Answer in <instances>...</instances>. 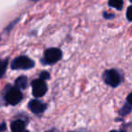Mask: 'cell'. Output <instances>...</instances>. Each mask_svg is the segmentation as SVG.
I'll use <instances>...</instances> for the list:
<instances>
[{"mask_svg": "<svg viewBox=\"0 0 132 132\" xmlns=\"http://www.w3.org/2000/svg\"><path fill=\"white\" fill-rule=\"evenodd\" d=\"M24 99L22 90L16 89L15 86L7 84L4 89V100L6 104L15 106L19 104Z\"/></svg>", "mask_w": 132, "mask_h": 132, "instance_id": "6da1fadb", "label": "cell"}, {"mask_svg": "<svg viewBox=\"0 0 132 132\" xmlns=\"http://www.w3.org/2000/svg\"><path fill=\"white\" fill-rule=\"evenodd\" d=\"M102 80L108 86L117 88L123 81V74L117 69H108L103 72Z\"/></svg>", "mask_w": 132, "mask_h": 132, "instance_id": "7a4b0ae2", "label": "cell"}, {"mask_svg": "<svg viewBox=\"0 0 132 132\" xmlns=\"http://www.w3.org/2000/svg\"><path fill=\"white\" fill-rule=\"evenodd\" d=\"M62 58V52L59 48H48L44 52V56L41 59V62L44 65H53Z\"/></svg>", "mask_w": 132, "mask_h": 132, "instance_id": "3957f363", "label": "cell"}, {"mask_svg": "<svg viewBox=\"0 0 132 132\" xmlns=\"http://www.w3.org/2000/svg\"><path fill=\"white\" fill-rule=\"evenodd\" d=\"M35 66V62L26 55H20L14 59L10 63L12 70H30Z\"/></svg>", "mask_w": 132, "mask_h": 132, "instance_id": "277c9868", "label": "cell"}, {"mask_svg": "<svg viewBox=\"0 0 132 132\" xmlns=\"http://www.w3.org/2000/svg\"><path fill=\"white\" fill-rule=\"evenodd\" d=\"M32 86V93L35 99L44 97L48 90V86L46 81H44L42 79H35L33 80L31 82Z\"/></svg>", "mask_w": 132, "mask_h": 132, "instance_id": "5b68a950", "label": "cell"}, {"mask_svg": "<svg viewBox=\"0 0 132 132\" xmlns=\"http://www.w3.org/2000/svg\"><path fill=\"white\" fill-rule=\"evenodd\" d=\"M27 107L31 110L32 113L35 114V115H42L47 109V104L39 101L38 99H34L28 102Z\"/></svg>", "mask_w": 132, "mask_h": 132, "instance_id": "8992f818", "label": "cell"}, {"mask_svg": "<svg viewBox=\"0 0 132 132\" xmlns=\"http://www.w3.org/2000/svg\"><path fill=\"white\" fill-rule=\"evenodd\" d=\"M26 121L21 119H18L12 121L11 124H10V129H11V132H23L26 129Z\"/></svg>", "mask_w": 132, "mask_h": 132, "instance_id": "52a82bcc", "label": "cell"}, {"mask_svg": "<svg viewBox=\"0 0 132 132\" xmlns=\"http://www.w3.org/2000/svg\"><path fill=\"white\" fill-rule=\"evenodd\" d=\"M130 96H131V93H129L128 95V97L126 98V102L124 103L122 108L119 110V115L120 116V117H126V116L129 115L130 112H131L132 104H131V102H130Z\"/></svg>", "mask_w": 132, "mask_h": 132, "instance_id": "ba28073f", "label": "cell"}, {"mask_svg": "<svg viewBox=\"0 0 132 132\" xmlns=\"http://www.w3.org/2000/svg\"><path fill=\"white\" fill-rule=\"evenodd\" d=\"M15 87L18 90H26L28 87V79L26 76L21 75L15 81Z\"/></svg>", "mask_w": 132, "mask_h": 132, "instance_id": "9c48e42d", "label": "cell"}, {"mask_svg": "<svg viewBox=\"0 0 132 132\" xmlns=\"http://www.w3.org/2000/svg\"><path fill=\"white\" fill-rule=\"evenodd\" d=\"M8 63H9V59L8 58L0 59V80L2 79L6 74Z\"/></svg>", "mask_w": 132, "mask_h": 132, "instance_id": "30bf717a", "label": "cell"}, {"mask_svg": "<svg viewBox=\"0 0 132 132\" xmlns=\"http://www.w3.org/2000/svg\"><path fill=\"white\" fill-rule=\"evenodd\" d=\"M109 6L118 10H121L123 6V0H109Z\"/></svg>", "mask_w": 132, "mask_h": 132, "instance_id": "8fae6325", "label": "cell"}, {"mask_svg": "<svg viewBox=\"0 0 132 132\" xmlns=\"http://www.w3.org/2000/svg\"><path fill=\"white\" fill-rule=\"evenodd\" d=\"M39 78L44 80V81H47V80H49L50 78H51V75H50V73L47 71H43V72H41L40 74H39Z\"/></svg>", "mask_w": 132, "mask_h": 132, "instance_id": "7c38bea8", "label": "cell"}, {"mask_svg": "<svg viewBox=\"0 0 132 132\" xmlns=\"http://www.w3.org/2000/svg\"><path fill=\"white\" fill-rule=\"evenodd\" d=\"M7 129V126H6V123L5 121L0 123V132H5Z\"/></svg>", "mask_w": 132, "mask_h": 132, "instance_id": "4fadbf2b", "label": "cell"}, {"mask_svg": "<svg viewBox=\"0 0 132 132\" xmlns=\"http://www.w3.org/2000/svg\"><path fill=\"white\" fill-rule=\"evenodd\" d=\"M103 16H104V18L106 19H112L114 18V16H115V15L112 13H108V12H105V13H103Z\"/></svg>", "mask_w": 132, "mask_h": 132, "instance_id": "5bb4252c", "label": "cell"}, {"mask_svg": "<svg viewBox=\"0 0 132 132\" xmlns=\"http://www.w3.org/2000/svg\"><path fill=\"white\" fill-rule=\"evenodd\" d=\"M130 9H131V6H128V9H127V18H128V20L131 21V17H130Z\"/></svg>", "mask_w": 132, "mask_h": 132, "instance_id": "9a60e30c", "label": "cell"}, {"mask_svg": "<svg viewBox=\"0 0 132 132\" xmlns=\"http://www.w3.org/2000/svg\"><path fill=\"white\" fill-rule=\"evenodd\" d=\"M44 132H59V130H58V128H50V129L46 130V131H44Z\"/></svg>", "mask_w": 132, "mask_h": 132, "instance_id": "2e32d148", "label": "cell"}, {"mask_svg": "<svg viewBox=\"0 0 132 132\" xmlns=\"http://www.w3.org/2000/svg\"><path fill=\"white\" fill-rule=\"evenodd\" d=\"M69 132H89V131L87 129H85V128H81V129L74 130V131H69Z\"/></svg>", "mask_w": 132, "mask_h": 132, "instance_id": "e0dca14e", "label": "cell"}, {"mask_svg": "<svg viewBox=\"0 0 132 132\" xmlns=\"http://www.w3.org/2000/svg\"><path fill=\"white\" fill-rule=\"evenodd\" d=\"M109 132H126V130H110Z\"/></svg>", "mask_w": 132, "mask_h": 132, "instance_id": "ac0fdd59", "label": "cell"}, {"mask_svg": "<svg viewBox=\"0 0 132 132\" xmlns=\"http://www.w3.org/2000/svg\"><path fill=\"white\" fill-rule=\"evenodd\" d=\"M23 132H29V131H28V130H26V129H24V131H23Z\"/></svg>", "mask_w": 132, "mask_h": 132, "instance_id": "d6986e66", "label": "cell"}, {"mask_svg": "<svg viewBox=\"0 0 132 132\" xmlns=\"http://www.w3.org/2000/svg\"><path fill=\"white\" fill-rule=\"evenodd\" d=\"M33 1H37V0H33Z\"/></svg>", "mask_w": 132, "mask_h": 132, "instance_id": "ffe728a7", "label": "cell"}, {"mask_svg": "<svg viewBox=\"0 0 132 132\" xmlns=\"http://www.w3.org/2000/svg\"><path fill=\"white\" fill-rule=\"evenodd\" d=\"M130 1H131V0H130Z\"/></svg>", "mask_w": 132, "mask_h": 132, "instance_id": "44dd1931", "label": "cell"}]
</instances>
